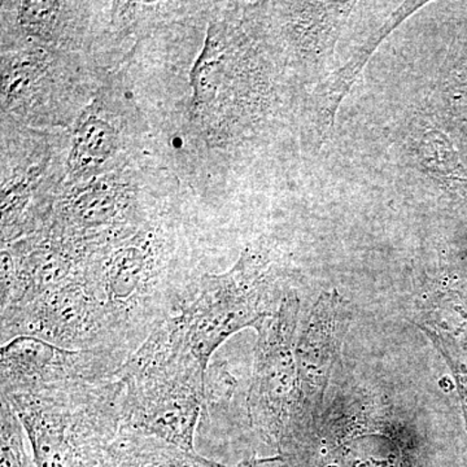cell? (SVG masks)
<instances>
[{"instance_id":"ba28073f","label":"cell","mask_w":467,"mask_h":467,"mask_svg":"<svg viewBox=\"0 0 467 467\" xmlns=\"http://www.w3.org/2000/svg\"><path fill=\"white\" fill-rule=\"evenodd\" d=\"M339 316V296H322L295 349L299 391L313 411L317 410L321 404L331 367L339 348L342 337V328H339L342 319Z\"/></svg>"},{"instance_id":"5bb4252c","label":"cell","mask_w":467,"mask_h":467,"mask_svg":"<svg viewBox=\"0 0 467 467\" xmlns=\"http://www.w3.org/2000/svg\"><path fill=\"white\" fill-rule=\"evenodd\" d=\"M98 467H112V466H110L109 463L107 462L106 459H104L103 462H101L100 465Z\"/></svg>"},{"instance_id":"4fadbf2b","label":"cell","mask_w":467,"mask_h":467,"mask_svg":"<svg viewBox=\"0 0 467 467\" xmlns=\"http://www.w3.org/2000/svg\"><path fill=\"white\" fill-rule=\"evenodd\" d=\"M0 399V467H36L26 447V430L9 402Z\"/></svg>"},{"instance_id":"52a82bcc","label":"cell","mask_w":467,"mask_h":467,"mask_svg":"<svg viewBox=\"0 0 467 467\" xmlns=\"http://www.w3.org/2000/svg\"><path fill=\"white\" fill-rule=\"evenodd\" d=\"M125 359L99 349H69L33 337L2 344V396L61 389L115 378Z\"/></svg>"},{"instance_id":"6da1fadb","label":"cell","mask_w":467,"mask_h":467,"mask_svg":"<svg viewBox=\"0 0 467 467\" xmlns=\"http://www.w3.org/2000/svg\"><path fill=\"white\" fill-rule=\"evenodd\" d=\"M174 254L167 232L146 227L98 245L86 261L84 276L103 315L107 350L125 361L195 294L199 284L173 281Z\"/></svg>"},{"instance_id":"3957f363","label":"cell","mask_w":467,"mask_h":467,"mask_svg":"<svg viewBox=\"0 0 467 467\" xmlns=\"http://www.w3.org/2000/svg\"><path fill=\"white\" fill-rule=\"evenodd\" d=\"M119 378L5 398L33 451L36 467H98L122 427Z\"/></svg>"},{"instance_id":"8fae6325","label":"cell","mask_w":467,"mask_h":467,"mask_svg":"<svg viewBox=\"0 0 467 467\" xmlns=\"http://www.w3.org/2000/svg\"><path fill=\"white\" fill-rule=\"evenodd\" d=\"M106 461L112 467H229L131 429H121ZM235 467L256 466L248 461Z\"/></svg>"},{"instance_id":"7c38bea8","label":"cell","mask_w":467,"mask_h":467,"mask_svg":"<svg viewBox=\"0 0 467 467\" xmlns=\"http://www.w3.org/2000/svg\"><path fill=\"white\" fill-rule=\"evenodd\" d=\"M417 158L423 169L444 183L460 180L459 161L444 135L431 130L422 135L416 149Z\"/></svg>"},{"instance_id":"30bf717a","label":"cell","mask_w":467,"mask_h":467,"mask_svg":"<svg viewBox=\"0 0 467 467\" xmlns=\"http://www.w3.org/2000/svg\"><path fill=\"white\" fill-rule=\"evenodd\" d=\"M426 2H407L402 3L401 7L387 18L386 21L368 36L367 41L353 52L352 57L342 67V69L335 72L321 88L318 90V130L322 138H327L331 133L337 116V109L346 95L348 94L350 88L358 81L359 73L362 72L371 55L376 52L378 46L380 45L401 23L411 14L423 7Z\"/></svg>"},{"instance_id":"5b68a950","label":"cell","mask_w":467,"mask_h":467,"mask_svg":"<svg viewBox=\"0 0 467 467\" xmlns=\"http://www.w3.org/2000/svg\"><path fill=\"white\" fill-rule=\"evenodd\" d=\"M297 315L299 300L291 295L256 327L259 339L254 348L248 408L254 429L278 445L296 417L300 392L295 352Z\"/></svg>"},{"instance_id":"8992f818","label":"cell","mask_w":467,"mask_h":467,"mask_svg":"<svg viewBox=\"0 0 467 467\" xmlns=\"http://www.w3.org/2000/svg\"><path fill=\"white\" fill-rule=\"evenodd\" d=\"M82 270L24 308L3 315L2 344L33 337L64 348L109 352L103 315Z\"/></svg>"},{"instance_id":"9c48e42d","label":"cell","mask_w":467,"mask_h":467,"mask_svg":"<svg viewBox=\"0 0 467 467\" xmlns=\"http://www.w3.org/2000/svg\"><path fill=\"white\" fill-rule=\"evenodd\" d=\"M414 324L432 340L456 379L467 426V297L457 291L430 295Z\"/></svg>"},{"instance_id":"7a4b0ae2","label":"cell","mask_w":467,"mask_h":467,"mask_svg":"<svg viewBox=\"0 0 467 467\" xmlns=\"http://www.w3.org/2000/svg\"><path fill=\"white\" fill-rule=\"evenodd\" d=\"M207 376L184 342L177 316L159 326L117 373L124 383L121 429L187 451L208 404Z\"/></svg>"},{"instance_id":"277c9868","label":"cell","mask_w":467,"mask_h":467,"mask_svg":"<svg viewBox=\"0 0 467 467\" xmlns=\"http://www.w3.org/2000/svg\"><path fill=\"white\" fill-rule=\"evenodd\" d=\"M266 252L248 248L230 272L205 275L192 299L177 317L184 342L208 370L221 344L244 327H254L272 316Z\"/></svg>"}]
</instances>
